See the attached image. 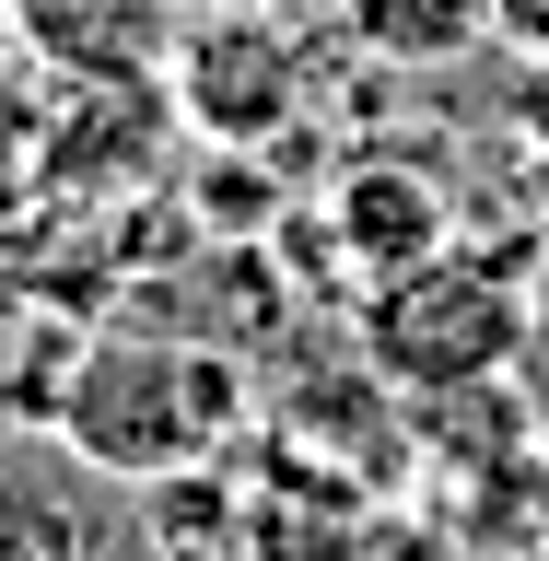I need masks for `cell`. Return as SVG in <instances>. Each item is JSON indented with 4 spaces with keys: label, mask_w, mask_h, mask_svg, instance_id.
<instances>
[{
    "label": "cell",
    "mask_w": 549,
    "mask_h": 561,
    "mask_svg": "<svg viewBox=\"0 0 549 561\" xmlns=\"http://www.w3.org/2000/svg\"><path fill=\"white\" fill-rule=\"evenodd\" d=\"M245 410V375L199 340H140V328H105V340L70 351L59 375V445L82 468H117V480H175L199 468Z\"/></svg>",
    "instance_id": "6da1fadb"
},
{
    "label": "cell",
    "mask_w": 549,
    "mask_h": 561,
    "mask_svg": "<svg viewBox=\"0 0 549 561\" xmlns=\"http://www.w3.org/2000/svg\"><path fill=\"white\" fill-rule=\"evenodd\" d=\"M526 280L515 257H468V245H445V257H421V270L375 280L363 293V340H375V375L421 386V398H456V386H491L503 363L526 351Z\"/></svg>",
    "instance_id": "7a4b0ae2"
},
{
    "label": "cell",
    "mask_w": 549,
    "mask_h": 561,
    "mask_svg": "<svg viewBox=\"0 0 549 561\" xmlns=\"http://www.w3.org/2000/svg\"><path fill=\"white\" fill-rule=\"evenodd\" d=\"M175 117L210 140V152H258V140H293L316 105V47L305 12H258V0H187L164 59Z\"/></svg>",
    "instance_id": "3957f363"
},
{
    "label": "cell",
    "mask_w": 549,
    "mask_h": 561,
    "mask_svg": "<svg viewBox=\"0 0 549 561\" xmlns=\"http://www.w3.org/2000/svg\"><path fill=\"white\" fill-rule=\"evenodd\" d=\"M187 129L164 94V70H129V82H47V117H35L24 164L47 199H129L164 175V140Z\"/></svg>",
    "instance_id": "277c9868"
},
{
    "label": "cell",
    "mask_w": 549,
    "mask_h": 561,
    "mask_svg": "<svg viewBox=\"0 0 549 561\" xmlns=\"http://www.w3.org/2000/svg\"><path fill=\"white\" fill-rule=\"evenodd\" d=\"M316 234H340L351 280L375 293V280L445 257V245H456V210H445V187H433L421 164H351L340 187H328V210H316Z\"/></svg>",
    "instance_id": "5b68a950"
},
{
    "label": "cell",
    "mask_w": 549,
    "mask_h": 561,
    "mask_svg": "<svg viewBox=\"0 0 549 561\" xmlns=\"http://www.w3.org/2000/svg\"><path fill=\"white\" fill-rule=\"evenodd\" d=\"M12 24L35 35V59L59 82H129V70L175 59L187 0H12Z\"/></svg>",
    "instance_id": "8992f818"
},
{
    "label": "cell",
    "mask_w": 549,
    "mask_h": 561,
    "mask_svg": "<svg viewBox=\"0 0 549 561\" xmlns=\"http://www.w3.org/2000/svg\"><path fill=\"white\" fill-rule=\"evenodd\" d=\"M328 12H340V47L398 70H445L491 35V0H328Z\"/></svg>",
    "instance_id": "52a82bcc"
},
{
    "label": "cell",
    "mask_w": 549,
    "mask_h": 561,
    "mask_svg": "<svg viewBox=\"0 0 549 561\" xmlns=\"http://www.w3.org/2000/svg\"><path fill=\"white\" fill-rule=\"evenodd\" d=\"M47 82H59V70L35 59V35L12 24V0H0V152H12V140H35V117H47Z\"/></svg>",
    "instance_id": "ba28073f"
},
{
    "label": "cell",
    "mask_w": 549,
    "mask_h": 561,
    "mask_svg": "<svg viewBox=\"0 0 549 561\" xmlns=\"http://www.w3.org/2000/svg\"><path fill=\"white\" fill-rule=\"evenodd\" d=\"M491 35H503L515 59H538V70H549V0H491Z\"/></svg>",
    "instance_id": "9c48e42d"
},
{
    "label": "cell",
    "mask_w": 549,
    "mask_h": 561,
    "mask_svg": "<svg viewBox=\"0 0 549 561\" xmlns=\"http://www.w3.org/2000/svg\"><path fill=\"white\" fill-rule=\"evenodd\" d=\"M258 12H316V0H258Z\"/></svg>",
    "instance_id": "30bf717a"
}]
</instances>
